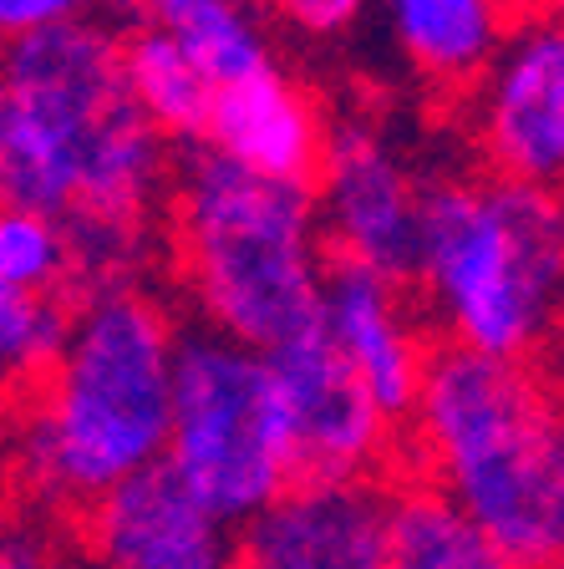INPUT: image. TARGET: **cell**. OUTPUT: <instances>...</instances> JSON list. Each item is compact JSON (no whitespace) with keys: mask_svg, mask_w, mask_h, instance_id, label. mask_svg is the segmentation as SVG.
Here are the masks:
<instances>
[{"mask_svg":"<svg viewBox=\"0 0 564 569\" xmlns=\"http://www.w3.org/2000/svg\"><path fill=\"white\" fill-rule=\"evenodd\" d=\"M168 193V142L122 82V41L97 21L47 26L0 51V203L67 229L71 280L118 290Z\"/></svg>","mask_w":564,"mask_h":569,"instance_id":"6da1fadb","label":"cell"},{"mask_svg":"<svg viewBox=\"0 0 564 569\" xmlns=\"http://www.w3.org/2000/svg\"><path fill=\"white\" fill-rule=\"evenodd\" d=\"M178 326L138 284L92 290L41 367L16 432V468L51 503H92L164 462Z\"/></svg>","mask_w":564,"mask_h":569,"instance_id":"7a4b0ae2","label":"cell"},{"mask_svg":"<svg viewBox=\"0 0 564 569\" xmlns=\"http://www.w3.org/2000/svg\"><path fill=\"white\" fill-rule=\"evenodd\" d=\"M417 448L443 488L514 565L564 555V432L534 361L463 346L427 356L412 397Z\"/></svg>","mask_w":564,"mask_h":569,"instance_id":"3957f363","label":"cell"},{"mask_svg":"<svg viewBox=\"0 0 564 569\" xmlns=\"http://www.w3.org/2000/svg\"><path fill=\"white\" fill-rule=\"evenodd\" d=\"M174 249L204 331L275 351L310 331L330 254L310 183H280L204 148L178 173Z\"/></svg>","mask_w":564,"mask_h":569,"instance_id":"277c9868","label":"cell"},{"mask_svg":"<svg viewBox=\"0 0 564 569\" xmlns=\"http://www.w3.org/2000/svg\"><path fill=\"white\" fill-rule=\"evenodd\" d=\"M447 346L534 361L550 346L564 290V219L550 189L508 178L423 183L417 270Z\"/></svg>","mask_w":564,"mask_h":569,"instance_id":"5b68a950","label":"cell"},{"mask_svg":"<svg viewBox=\"0 0 564 569\" xmlns=\"http://www.w3.org/2000/svg\"><path fill=\"white\" fill-rule=\"evenodd\" d=\"M164 468L224 523H245L295 483L280 387L265 351L219 331L178 336Z\"/></svg>","mask_w":564,"mask_h":569,"instance_id":"8992f818","label":"cell"},{"mask_svg":"<svg viewBox=\"0 0 564 569\" xmlns=\"http://www.w3.org/2000/svg\"><path fill=\"white\" fill-rule=\"evenodd\" d=\"M316 219L330 264L382 274L407 284L417 270L423 239V183L397 153V142L372 122L326 128V148L316 163Z\"/></svg>","mask_w":564,"mask_h":569,"instance_id":"52a82bcc","label":"cell"},{"mask_svg":"<svg viewBox=\"0 0 564 569\" xmlns=\"http://www.w3.org/2000/svg\"><path fill=\"white\" fill-rule=\"evenodd\" d=\"M473 142L494 178L554 189L564 173V31L550 16L508 26L473 77Z\"/></svg>","mask_w":564,"mask_h":569,"instance_id":"ba28073f","label":"cell"},{"mask_svg":"<svg viewBox=\"0 0 564 569\" xmlns=\"http://www.w3.org/2000/svg\"><path fill=\"white\" fill-rule=\"evenodd\" d=\"M270 377L280 387L285 432H290L295 483H336L366 478L392 448V417L372 402V391L356 381L336 346L326 341L320 320L310 331L290 336L265 351Z\"/></svg>","mask_w":564,"mask_h":569,"instance_id":"9c48e42d","label":"cell"},{"mask_svg":"<svg viewBox=\"0 0 564 569\" xmlns=\"http://www.w3.org/2000/svg\"><path fill=\"white\" fill-rule=\"evenodd\" d=\"M239 529L235 569H387V493L372 478H300Z\"/></svg>","mask_w":564,"mask_h":569,"instance_id":"30bf717a","label":"cell"},{"mask_svg":"<svg viewBox=\"0 0 564 569\" xmlns=\"http://www.w3.org/2000/svg\"><path fill=\"white\" fill-rule=\"evenodd\" d=\"M107 569H235V523L194 498L164 462H148L87 503Z\"/></svg>","mask_w":564,"mask_h":569,"instance_id":"8fae6325","label":"cell"},{"mask_svg":"<svg viewBox=\"0 0 564 569\" xmlns=\"http://www.w3.org/2000/svg\"><path fill=\"white\" fill-rule=\"evenodd\" d=\"M316 320L326 331V341L336 346V356L372 391V402L392 422L407 417L427 367V346L407 300H402V284L352 270V264H330L326 284H320Z\"/></svg>","mask_w":564,"mask_h":569,"instance_id":"7c38bea8","label":"cell"},{"mask_svg":"<svg viewBox=\"0 0 564 569\" xmlns=\"http://www.w3.org/2000/svg\"><path fill=\"white\" fill-rule=\"evenodd\" d=\"M199 142L259 178L310 183L320 148H326V118H320L316 97L295 77H285L280 61H270L239 82L214 87Z\"/></svg>","mask_w":564,"mask_h":569,"instance_id":"4fadbf2b","label":"cell"},{"mask_svg":"<svg viewBox=\"0 0 564 569\" xmlns=\"http://www.w3.org/2000/svg\"><path fill=\"white\" fill-rule=\"evenodd\" d=\"M376 11L402 61L437 87H473L514 21L504 0H376Z\"/></svg>","mask_w":564,"mask_h":569,"instance_id":"5bb4252c","label":"cell"},{"mask_svg":"<svg viewBox=\"0 0 564 569\" xmlns=\"http://www.w3.org/2000/svg\"><path fill=\"white\" fill-rule=\"evenodd\" d=\"M387 569H524L443 493L407 488L387 498Z\"/></svg>","mask_w":564,"mask_h":569,"instance_id":"9a60e30c","label":"cell"},{"mask_svg":"<svg viewBox=\"0 0 564 569\" xmlns=\"http://www.w3.org/2000/svg\"><path fill=\"white\" fill-rule=\"evenodd\" d=\"M122 82L148 128L174 142H199L209 122V77L194 67L184 47L158 26H142L138 36L122 41Z\"/></svg>","mask_w":564,"mask_h":569,"instance_id":"2e32d148","label":"cell"},{"mask_svg":"<svg viewBox=\"0 0 564 569\" xmlns=\"http://www.w3.org/2000/svg\"><path fill=\"white\" fill-rule=\"evenodd\" d=\"M71 280L67 229L51 213L0 203V284L21 296L57 300V290Z\"/></svg>","mask_w":564,"mask_h":569,"instance_id":"e0dca14e","label":"cell"},{"mask_svg":"<svg viewBox=\"0 0 564 569\" xmlns=\"http://www.w3.org/2000/svg\"><path fill=\"white\" fill-rule=\"evenodd\" d=\"M61 331H67V316L57 300H36L0 284V381L47 367Z\"/></svg>","mask_w":564,"mask_h":569,"instance_id":"ac0fdd59","label":"cell"},{"mask_svg":"<svg viewBox=\"0 0 564 569\" xmlns=\"http://www.w3.org/2000/svg\"><path fill=\"white\" fill-rule=\"evenodd\" d=\"M376 0H270V11L300 36H346L372 16Z\"/></svg>","mask_w":564,"mask_h":569,"instance_id":"d6986e66","label":"cell"},{"mask_svg":"<svg viewBox=\"0 0 564 569\" xmlns=\"http://www.w3.org/2000/svg\"><path fill=\"white\" fill-rule=\"evenodd\" d=\"M107 0H0V41L47 31V26L92 21Z\"/></svg>","mask_w":564,"mask_h":569,"instance_id":"ffe728a7","label":"cell"},{"mask_svg":"<svg viewBox=\"0 0 564 569\" xmlns=\"http://www.w3.org/2000/svg\"><path fill=\"white\" fill-rule=\"evenodd\" d=\"M0 569H47V545L31 523L0 519Z\"/></svg>","mask_w":564,"mask_h":569,"instance_id":"44dd1931","label":"cell"},{"mask_svg":"<svg viewBox=\"0 0 564 569\" xmlns=\"http://www.w3.org/2000/svg\"><path fill=\"white\" fill-rule=\"evenodd\" d=\"M504 6H508V11H540L544 0H504Z\"/></svg>","mask_w":564,"mask_h":569,"instance_id":"7402d4cb","label":"cell"}]
</instances>
